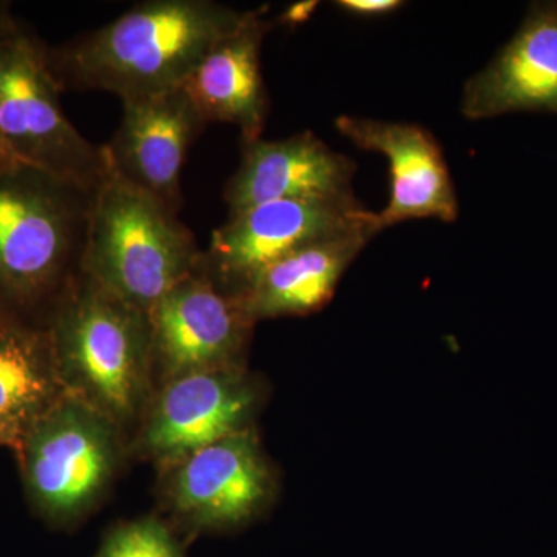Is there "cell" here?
Listing matches in <instances>:
<instances>
[{"mask_svg":"<svg viewBox=\"0 0 557 557\" xmlns=\"http://www.w3.org/2000/svg\"><path fill=\"white\" fill-rule=\"evenodd\" d=\"M251 10L214 0H150L78 38L47 46L58 89L102 90L121 101L180 89Z\"/></svg>","mask_w":557,"mask_h":557,"instance_id":"6da1fadb","label":"cell"},{"mask_svg":"<svg viewBox=\"0 0 557 557\" xmlns=\"http://www.w3.org/2000/svg\"><path fill=\"white\" fill-rule=\"evenodd\" d=\"M91 199L28 164L0 168V314L47 327L84 276Z\"/></svg>","mask_w":557,"mask_h":557,"instance_id":"7a4b0ae2","label":"cell"},{"mask_svg":"<svg viewBox=\"0 0 557 557\" xmlns=\"http://www.w3.org/2000/svg\"><path fill=\"white\" fill-rule=\"evenodd\" d=\"M47 330L65 395L121 428L148 401L153 373L149 314L83 276Z\"/></svg>","mask_w":557,"mask_h":557,"instance_id":"3957f363","label":"cell"},{"mask_svg":"<svg viewBox=\"0 0 557 557\" xmlns=\"http://www.w3.org/2000/svg\"><path fill=\"white\" fill-rule=\"evenodd\" d=\"M201 256L178 212L121 177L109 163L91 199L84 276L149 313L180 282L199 271Z\"/></svg>","mask_w":557,"mask_h":557,"instance_id":"277c9868","label":"cell"},{"mask_svg":"<svg viewBox=\"0 0 557 557\" xmlns=\"http://www.w3.org/2000/svg\"><path fill=\"white\" fill-rule=\"evenodd\" d=\"M47 46L17 22L0 36V127L14 159L95 194L109 170L62 110Z\"/></svg>","mask_w":557,"mask_h":557,"instance_id":"5b68a950","label":"cell"},{"mask_svg":"<svg viewBox=\"0 0 557 557\" xmlns=\"http://www.w3.org/2000/svg\"><path fill=\"white\" fill-rule=\"evenodd\" d=\"M119 429L65 394L25 426L16 453L39 516L69 522L97 502L119 465Z\"/></svg>","mask_w":557,"mask_h":557,"instance_id":"8992f818","label":"cell"},{"mask_svg":"<svg viewBox=\"0 0 557 557\" xmlns=\"http://www.w3.org/2000/svg\"><path fill=\"white\" fill-rule=\"evenodd\" d=\"M373 230L376 212L354 199L269 201L230 215L212 233L200 271L222 292L239 298L267 267L314 242Z\"/></svg>","mask_w":557,"mask_h":557,"instance_id":"52a82bcc","label":"cell"},{"mask_svg":"<svg viewBox=\"0 0 557 557\" xmlns=\"http://www.w3.org/2000/svg\"><path fill=\"white\" fill-rule=\"evenodd\" d=\"M259 380L245 366L200 370L164 383L143 424L139 446L175 465L205 446L255 426Z\"/></svg>","mask_w":557,"mask_h":557,"instance_id":"ba28073f","label":"cell"},{"mask_svg":"<svg viewBox=\"0 0 557 557\" xmlns=\"http://www.w3.org/2000/svg\"><path fill=\"white\" fill-rule=\"evenodd\" d=\"M153 372L171 381L200 370L244 366L255 322L240 300L200 269L149 310Z\"/></svg>","mask_w":557,"mask_h":557,"instance_id":"9c48e42d","label":"cell"},{"mask_svg":"<svg viewBox=\"0 0 557 557\" xmlns=\"http://www.w3.org/2000/svg\"><path fill=\"white\" fill-rule=\"evenodd\" d=\"M172 467L171 507L194 527L245 525L276 496V475L255 426L218 440Z\"/></svg>","mask_w":557,"mask_h":557,"instance_id":"30bf717a","label":"cell"},{"mask_svg":"<svg viewBox=\"0 0 557 557\" xmlns=\"http://www.w3.org/2000/svg\"><path fill=\"white\" fill-rule=\"evenodd\" d=\"M335 127L358 149L388 161L391 194L386 208L376 212L380 233L408 220L456 222L460 207L448 161L426 127L351 115L338 116Z\"/></svg>","mask_w":557,"mask_h":557,"instance_id":"8fae6325","label":"cell"},{"mask_svg":"<svg viewBox=\"0 0 557 557\" xmlns=\"http://www.w3.org/2000/svg\"><path fill=\"white\" fill-rule=\"evenodd\" d=\"M207 124L183 87L126 100L106 156L121 177L178 212L186 157Z\"/></svg>","mask_w":557,"mask_h":557,"instance_id":"7c38bea8","label":"cell"},{"mask_svg":"<svg viewBox=\"0 0 557 557\" xmlns=\"http://www.w3.org/2000/svg\"><path fill=\"white\" fill-rule=\"evenodd\" d=\"M460 110L471 121L557 115V0L530 3L515 36L465 84Z\"/></svg>","mask_w":557,"mask_h":557,"instance_id":"4fadbf2b","label":"cell"},{"mask_svg":"<svg viewBox=\"0 0 557 557\" xmlns=\"http://www.w3.org/2000/svg\"><path fill=\"white\" fill-rule=\"evenodd\" d=\"M357 163L311 131L285 139L242 141L239 170L226 183L230 215L269 201L354 199Z\"/></svg>","mask_w":557,"mask_h":557,"instance_id":"5bb4252c","label":"cell"},{"mask_svg":"<svg viewBox=\"0 0 557 557\" xmlns=\"http://www.w3.org/2000/svg\"><path fill=\"white\" fill-rule=\"evenodd\" d=\"M265 14V7L251 10L244 24L220 39L183 84L207 123L234 124L242 141L259 139L269 116L260 50L273 21Z\"/></svg>","mask_w":557,"mask_h":557,"instance_id":"9a60e30c","label":"cell"},{"mask_svg":"<svg viewBox=\"0 0 557 557\" xmlns=\"http://www.w3.org/2000/svg\"><path fill=\"white\" fill-rule=\"evenodd\" d=\"M376 234L362 230L296 249L267 267L237 299L255 324L317 313L332 300L348 267Z\"/></svg>","mask_w":557,"mask_h":557,"instance_id":"2e32d148","label":"cell"},{"mask_svg":"<svg viewBox=\"0 0 557 557\" xmlns=\"http://www.w3.org/2000/svg\"><path fill=\"white\" fill-rule=\"evenodd\" d=\"M62 395L49 330L0 314V417L25 428Z\"/></svg>","mask_w":557,"mask_h":557,"instance_id":"e0dca14e","label":"cell"},{"mask_svg":"<svg viewBox=\"0 0 557 557\" xmlns=\"http://www.w3.org/2000/svg\"><path fill=\"white\" fill-rule=\"evenodd\" d=\"M100 557H180V553L166 527L143 519L113 531Z\"/></svg>","mask_w":557,"mask_h":557,"instance_id":"ac0fdd59","label":"cell"},{"mask_svg":"<svg viewBox=\"0 0 557 557\" xmlns=\"http://www.w3.org/2000/svg\"><path fill=\"white\" fill-rule=\"evenodd\" d=\"M336 9L361 17H381L406 5L401 0H339Z\"/></svg>","mask_w":557,"mask_h":557,"instance_id":"d6986e66","label":"cell"},{"mask_svg":"<svg viewBox=\"0 0 557 557\" xmlns=\"http://www.w3.org/2000/svg\"><path fill=\"white\" fill-rule=\"evenodd\" d=\"M317 5L318 2L295 3V5L289 7V9L282 14L281 22L296 27V25L310 20L311 14L317 10Z\"/></svg>","mask_w":557,"mask_h":557,"instance_id":"ffe728a7","label":"cell"},{"mask_svg":"<svg viewBox=\"0 0 557 557\" xmlns=\"http://www.w3.org/2000/svg\"><path fill=\"white\" fill-rule=\"evenodd\" d=\"M24 429L21 424L0 417V448L2 446H10V448L16 450L17 446H20L22 434H24Z\"/></svg>","mask_w":557,"mask_h":557,"instance_id":"44dd1931","label":"cell"},{"mask_svg":"<svg viewBox=\"0 0 557 557\" xmlns=\"http://www.w3.org/2000/svg\"><path fill=\"white\" fill-rule=\"evenodd\" d=\"M16 17L11 14V5L9 2H0V36L10 32L17 24Z\"/></svg>","mask_w":557,"mask_h":557,"instance_id":"7402d4cb","label":"cell"},{"mask_svg":"<svg viewBox=\"0 0 557 557\" xmlns=\"http://www.w3.org/2000/svg\"><path fill=\"white\" fill-rule=\"evenodd\" d=\"M21 163L14 159L13 153L7 146L5 139H3L2 127H0V168L13 166V164Z\"/></svg>","mask_w":557,"mask_h":557,"instance_id":"603a6c76","label":"cell"}]
</instances>
